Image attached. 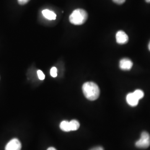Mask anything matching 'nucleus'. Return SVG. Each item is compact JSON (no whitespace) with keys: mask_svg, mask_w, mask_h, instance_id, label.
Listing matches in <instances>:
<instances>
[{"mask_svg":"<svg viewBox=\"0 0 150 150\" xmlns=\"http://www.w3.org/2000/svg\"><path fill=\"white\" fill-rule=\"evenodd\" d=\"M82 91L86 98L90 101L97 100L100 94L98 86L92 82H85L82 86Z\"/></svg>","mask_w":150,"mask_h":150,"instance_id":"obj_1","label":"nucleus"},{"mask_svg":"<svg viewBox=\"0 0 150 150\" xmlns=\"http://www.w3.org/2000/svg\"><path fill=\"white\" fill-rule=\"evenodd\" d=\"M88 18V14L83 9H76L70 15V22L75 25H81L86 21Z\"/></svg>","mask_w":150,"mask_h":150,"instance_id":"obj_2","label":"nucleus"},{"mask_svg":"<svg viewBox=\"0 0 150 150\" xmlns=\"http://www.w3.org/2000/svg\"><path fill=\"white\" fill-rule=\"evenodd\" d=\"M135 145L139 149H147L150 146V136L147 132H142L141 134V138L138 140Z\"/></svg>","mask_w":150,"mask_h":150,"instance_id":"obj_3","label":"nucleus"},{"mask_svg":"<svg viewBox=\"0 0 150 150\" xmlns=\"http://www.w3.org/2000/svg\"><path fill=\"white\" fill-rule=\"evenodd\" d=\"M22 145L17 139H13L10 141L5 147V150H21Z\"/></svg>","mask_w":150,"mask_h":150,"instance_id":"obj_4","label":"nucleus"},{"mask_svg":"<svg viewBox=\"0 0 150 150\" xmlns=\"http://www.w3.org/2000/svg\"><path fill=\"white\" fill-rule=\"evenodd\" d=\"M116 41L118 44L123 45L127 43L129 41V37L123 31H119L116 35Z\"/></svg>","mask_w":150,"mask_h":150,"instance_id":"obj_5","label":"nucleus"},{"mask_svg":"<svg viewBox=\"0 0 150 150\" xmlns=\"http://www.w3.org/2000/svg\"><path fill=\"white\" fill-rule=\"evenodd\" d=\"M133 66V62L131 60L127 58L121 59L120 61V67L121 70L129 71L131 69Z\"/></svg>","mask_w":150,"mask_h":150,"instance_id":"obj_6","label":"nucleus"},{"mask_svg":"<svg viewBox=\"0 0 150 150\" xmlns=\"http://www.w3.org/2000/svg\"><path fill=\"white\" fill-rule=\"evenodd\" d=\"M126 101L129 106L135 107L138 105L139 100L134 96V93H129L126 96Z\"/></svg>","mask_w":150,"mask_h":150,"instance_id":"obj_7","label":"nucleus"},{"mask_svg":"<svg viewBox=\"0 0 150 150\" xmlns=\"http://www.w3.org/2000/svg\"><path fill=\"white\" fill-rule=\"evenodd\" d=\"M43 16L50 20H54L56 18V15L54 12L48 10H44L42 12Z\"/></svg>","mask_w":150,"mask_h":150,"instance_id":"obj_8","label":"nucleus"},{"mask_svg":"<svg viewBox=\"0 0 150 150\" xmlns=\"http://www.w3.org/2000/svg\"><path fill=\"white\" fill-rule=\"evenodd\" d=\"M60 129L64 132H69L71 131L70 127V122H68L67 121H62L60 125H59Z\"/></svg>","mask_w":150,"mask_h":150,"instance_id":"obj_9","label":"nucleus"},{"mask_svg":"<svg viewBox=\"0 0 150 150\" xmlns=\"http://www.w3.org/2000/svg\"><path fill=\"white\" fill-rule=\"evenodd\" d=\"M71 131H76L80 127V123L75 120H72L70 122Z\"/></svg>","mask_w":150,"mask_h":150,"instance_id":"obj_10","label":"nucleus"},{"mask_svg":"<svg viewBox=\"0 0 150 150\" xmlns=\"http://www.w3.org/2000/svg\"><path fill=\"white\" fill-rule=\"evenodd\" d=\"M133 93H134V96L136 97L139 100L140 99L142 98L144 96V92L141 90H136Z\"/></svg>","mask_w":150,"mask_h":150,"instance_id":"obj_11","label":"nucleus"},{"mask_svg":"<svg viewBox=\"0 0 150 150\" xmlns=\"http://www.w3.org/2000/svg\"><path fill=\"white\" fill-rule=\"evenodd\" d=\"M50 75L53 77H57V70L55 67H53L51 68V69L50 70Z\"/></svg>","mask_w":150,"mask_h":150,"instance_id":"obj_12","label":"nucleus"},{"mask_svg":"<svg viewBox=\"0 0 150 150\" xmlns=\"http://www.w3.org/2000/svg\"><path fill=\"white\" fill-rule=\"evenodd\" d=\"M38 79L40 80H43L45 78V76L44 75L43 72L41 70H38Z\"/></svg>","mask_w":150,"mask_h":150,"instance_id":"obj_13","label":"nucleus"},{"mask_svg":"<svg viewBox=\"0 0 150 150\" xmlns=\"http://www.w3.org/2000/svg\"><path fill=\"white\" fill-rule=\"evenodd\" d=\"M18 1V2L20 5H25L27 4L30 0H17Z\"/></svg>","mask_w":150,"mask_h":150,"instance_id":"obj_14","label":"nucleus"},{"mask_svg":"<svg viewBox=\"0 0 150 150\" xmlns=\"http://www.w3.org/2000/svg\"><path fill=\"white\" fill-rule=\"evenodd\" d=\"M113 2L115 4H117L118 5H121L123 4V3L126 1V0H112Z\"/></svg>","mask_w":150,"mask_h":150,"instance_id":"obj_15","label":"nucleus"},{"mask_svg":"<svg viewBox=\"0 0 150 150\" xmlns=\"http://www.w3.org/2000/svg\"><path fill=\"white\" fill-rule=\"evenodd\" d=\"M90 150H104L102 148V147H100V146H98V147H94L93 149H92Z\"/></svg>","mask_w":150,"mask_h":150,"instance_id":"obj_16","label":"nucleus"},{"mask_svg":"<svg viewBox=\"0 0 150 150\" xmlns=\"http://www.w3.org/2000/svg\"><path fill=\"white\" fill-rule=\"evenodd\" d=\"M47 150H57L55 148H54L53 147H49L48 149Z\"/></svg>","mask_w":150,"mask_h":150,"instance_id":"obj_17","label":"nucleus"},{"mask_svg":"<svg viewBox=\"0 0 150 150\" xmlns=\"http://www.w3.org/2000/svg\"><path fill=\"white\" fill-rule=\"evenodd\" d=\"M145 1H146V2H147V3H150V0H145Z\"/></svg>","mask_w":150,"mask_h":150,"instance_id":"obj_18","label":"nucleus"},{"mask_svg":"<svg viewBox=\"0 0 150 150\" xmlns=\"http://www.w3.org/2000/svg\"><path fill=\"white\" fill-rule=\"evenodd\" d=\"M149 50L150 51V42L149 44Z\"/></svg>","mask_w":150,"mask_h":150,"instance_id":"obj_19","label":"nucleus"}]
</instances>
